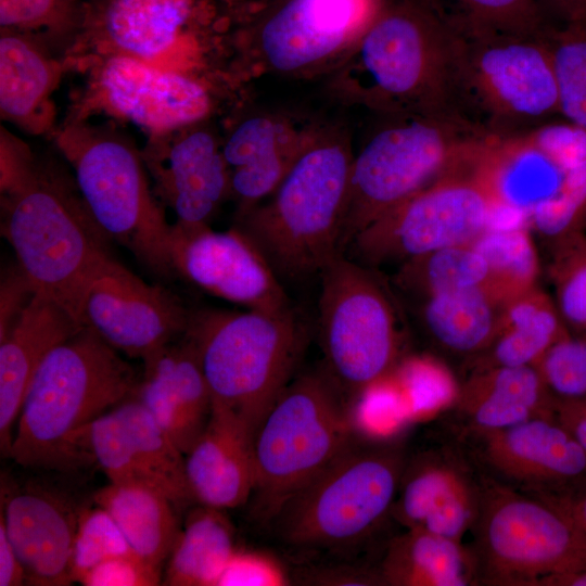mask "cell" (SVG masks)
Masks as SVG:
<instances>
[{
    "label": "cell",
    "instance_id": "cell-1",
    "mask_svg": "<svg viewBox=\"0 0 586 586\" xmlns=\"http://www.w3.org/2000/svg\"><path fill=\"white\" fill-rule=\"evenodd\" d=\"M0 191L2 233L17 266L36 293L55 301L82 324L87 288L111 255L110 238L93 219L76 182L2 129Z\"/></svg>",
    "mask_w": 586,
    "mask_h": 586
},
{
    "label": "cell",
    "instance_id": "cell-2",
    "mask_svg": "<svg viewBox=\"0 0 586 586\" xmlns=\"http://www.w3.org/2000/svg\"><path fill=\"white\" fill-rule=\"evenodd\" d=\"M384 0H224L213 23L211 61L240 94L260 78L331 75Z\"/></svg>",
    "mask_w": 586,
    "mask_h": 586
},
{
    "label": "cell",
    "instance_id": "cell-3",
    "mask_svg": "<svg viewBox=\"0 0 586 586\" xmlns=\"http://www.w3.org/2000/svg\"><path fill=\"white\" fill-rule=\"evenodd\" d=\"M327 82L332 100L380 116L459 117L453 34L425 0H384Z\"/></svg>",
    "mask_w": 586,
    "mask_h": 586
},
{
    "label": "cell",
    "instance_id": "cell-4",
    "mask_svg": "<svg viewBox=\"0 0 586 586\" xmlns=\"http://www.w3.org/2000/svg\"><path fill=\"white\" fill-rule=\"evenodd\" d=\"M354 153L347 129L320 119L276 190L235 216L234 226L282 283L319 276L344 254L341 241Z\"/></svg>",
    "mask_w": 586,
    "mask_h": 586
},
{
    "label": "cell",
    "instance_id": "cell-5",
    "mask_svg": "<svg viewBox=\"0 0 586 586\" xmlns=\"http://www.w3.org/2000/svg\"><path fill=\"white\" fill-rule=\"evenodd\" d=\"M136 370L92 329L55 346L33 377L10 457L33 469L67 471L92 461L82 431L135 393Z\"/></svg>",
    "mask_w": 586,
    "mask_h": 586
},
{
    "label": "cell",
    "instance_id": "cell-6",
    "mask_svg": "<svg viewBox=\"0 0 586 586\" xmlns=\"http://www.w3.org/2000/svg\"><path fill=\"white\" fill-rule=\"evenodd\" d=\"M184 335L206 379L212 408L233 415L253 433L292 375L307 341V328L291 308L190 311Z\"/></svg>",
    "mask_w": 586,
    "mask_h": 586
},
{
    "label": "cell",
    "instance_id": "cell-7",
    "mask_svg": "<svg viewBox=\"0 0 586 586\" xmlns=\"http://www.w3.org/2000/svg\"><path fill=\"white\" fill-rule=\"evenodd\" d=\"M53 136L104 233L153 273L174 276L171 225L150 187L148 169L133 142L111 124L67 117Z\"/></svg>",
    "mask_w": 586,
    "mask_h": 586
},
{
    "label": "cell",
    "instance_id": "cell-8",
    "mask_svg": "<svg viewBox=\"0 0 586 586\" xmlns=\"http://www.w3.org/2000/svg\"><path fill=\"white\" fill-rule=\"evenodd\" d=\"M354 153L341 247L366 227L462 168L486 133L454 116H381Z\"/></svg>",
    "mask_w": 586,
    "mask_h": 586
},
{
    "label": "cell",
    "instance_id": "cell-9",
    "mask_svg": "<svg viewBox=\"0 0 586 586\" xmlns=\"http://www.w3.org/2000/svg\"><path fill=\"white\" fill-rule=\"evenodd\" d=\"M354 442L347 399L323 367L292 380L253 435L257 515L268 522Z\"/></svg>",
    "mask_w": 586,
    "mask_h": 586
},
{
    "label": "cell",
    "instance_id": "cell-10",
    "mask_svg": "<svg viewBox=\"0 0 586 586\" xmlns=\"http://www.w3.org/2000/svg\"><path fill=\"white\" fill-rule=\"evenodd\" d=\"M545 33L453 35V88L459 117L487 136L505 137L560 114Z\"/></svg>",
    "mask_w": 586,
    "mask_h": 586
},
{
    "label": "cell",
    "instance_id": "cell-11",
    "mask_svg": "<svg viewBox=\"0 0 586 586\" xmlns=\"http://www.w3.org/2000/svg\"><path fill=\"white\" fill-rule=\"evenodd\" d=\"M407 459L402 447L355 442L286 499L268 523L298 550H335L368 537L391 512Z\"/></svg>",
    "mask_w": 586,
    "mask_h": 586
},
{
    "label": "cell",
    "instance_id": "cell-12",
    "mask_svg": "<svg viewBox=\"0 0 586 586\" xmlns=\"http://www.w3.org/2000/svg\"><path fill=\"white\" fill-rule=\"evenodd\" d=\"M481 482L469 545L475 585L542 586L586 570V535L566 514L482 474Z\"/></svg>",
    "mask_w": 586,
    "mask_h": 586
},
{
    "label": "cell",
    "instance_id": "cell-13",
    "mask_svg": "<svg viewBox=\"0 0 586 586\" xmlns=\"http://www.w3.org/2000/svg\"><path fill=\"white\" fill-rule=\"evenodd\" d=\"M319 276L323 369L348 399L396 367L402 319L387 285L369 266L339 254Z\"/></svg>",
    "mask_w": 586,
    "mask_h": 586
},
{
    "label": "cell",
    "instance_id": "cell-14",
    "mask_svg": "<svg viewBox=\"0 0 586 586\" xmlns=\"http://www.w3.org/2000/svg\"><path fill=\"white\" fill-rule=\"evenodd\" d=\"M78 72L87 74L86 86L67 118L105 114L133 123L149 137L226 115L249 98L216 73L166 68L125 55L92 60Z\"/></svg>",
    "mask_w": 586,
    "mask_h": 586
},
{
    "label": "cell",
    "instance_id": "cell-15",
    "mask_svg": "<svg viewBox=\"0 0 586 586\" xmlns=\"http://www.w3.org/2000/svg\"><path fill=\"white\" fill-rule=\"evenodd\" d=\"M200 0H87L79 33L63 55L66 71L112 55L166 68L212 72L213 22H200Z\"/></svg>",
    "mask_w": 586,
    "mask_h": 586
},
{
    "label": "cell",
    "instance_id": "cell-16",
    "mask_svg": "<svg viewBox=\"0 0 586 586\" xmlns=\"http://www.w3.org/2000/svg\"><path fill=\"white\" fill-rule=\"evenodd\" d=\"M495 208L467 165L382 215L349 243L369 267L403 264L444 247L470 244Z\"/></svg>",
    "mask_w": 586,
    "mask_h": 586
},
{
    "label": "cell",
    "instance_id": "cell-17",
    "mask_svg": "<svg viewBox=\"0 0 586 586\" xmlns=\"http://www.w3.org/2000/svg\"><path fill=\"white\" fill-rule=\"evenodd\" d=\"M585 160L586 132L568 120L547 122L524 132L484 138L467 168L495 211L517 213L525 221L559 195Z\"/></svg>",
    "mask_w": 586,
    "mask_h": 586
},
{
    "label": "cell",
    "instance_id": "cell-18",
    "mask_svg": "<svg viewBox=\"0 0 586 586\" xmlns=\"http://www.w3.org/2000/svg\"><path fill=\"white\" fill-rule=\"evenodd\" d=\"M477 471L535 497L586 488V449L553 418L451 433Z\"/></svg>",
    "mask_w": 586,
    "mask_h": 586
},
{
    "label": "cell",
    "instance_id": "cell-19",
    "mask_svg": "<svg viewBox=\"0 0 586 586\" xmlns=\"http://www.w3.org/2000/svg\"><path fill=\"white\" fill-rule=\"evenodd\" d=\"M189 317L174 294L144 282L111 256L91 279L81 308L85 327L142 361L182 336Z\"/></svg>",
    "mask_w": 586,
    "mask_h": 586
},
{
    "label": "cell",
    "instance_id": "cell-20",
    "mask_svg": "<svg viewBox=\"0 0 586 586\" xmlns=\"http://www.w3.org/2000/svg\"><path fill=\"white\" fill-rule=\"evenodd\" d=\"M170 256L175 275L203 291L265 313L293 308L263 254L235 226L216 231L207 224L171 225Z\"/></svg>",
    "mask_w": 586,
    "mask_h": 586
},
{
    "label": "cell",
    "instance_id": "cell-21",
    "mask_svg": "<svg viewBox=\"0 0 586 586\" xmlns=\"http://www.w3.org/2000/svg\"><path fill=\"white\" fill-rule=\"evenodd\" d=\"M225 117L221 145L238 216L276 190L320 119L284 110L250 107L249 99Z\"/></svg>",
    "mask_w": 586,
    "mask_h": 586
},
{
    "label": "cell",
    "instance_id": "cell-22",
    "mask_svg": "<svg viewBox=\"0 0 586 586\" xmlns=\"http://www.w3.org/2000/svg\"><path fill=\"white\" fill-rule=\"evenodd\" d=\"M141 155L154 194L174 211L177 222L208 225L231 196L221 135L212 119L149 137Z\"/></svg>",
    "mask_w": 586,
    "mask_h": 586
},
{
    "label": "cell",
    "instance_id": "cell-23",
    "mask_svg": "<svg viewBox=\"0 0 586 586\" xmlns=\"http://www.w3.org/2000/svg\"><path fill=\"white\" fill-rule=\"evenodd\" d=\"M481 474L450 436L441 448L406 461L391 512L406 528L461 540L479 514Z\"/></svg>",
    "mask_w": 586,
    "mask_h": 586
},
{
    "label": "cell",
    "instance_id": "cell-24",
    "mask_svg": "<svg viewBox=\"0 0 586 586\" xmlns=\"http://www.w3.org/2000/svg\"><path fill=\"white\" fill-rule=\"evenodd\" d=\"M79 510L53 492L1 487L0 522L25 570L39 586L73 583L72 551Z\"/></svg>",
    "mask_w": 586,
    "mask_h": 586
},
{
    "label": "cell",
    "instance_id": "cell-25",
    "mask_svg": "<svg viewBox=\"0 0 586 586\" xmlns=\"http://www.w3.org/2000/svg\"><path fill=\"white\" fill-rule=\"evenodd\" d=\"M143 362L135 396L186 455L212 412V396L195 347L183 334Z\"/></svg>",
    "mask_w": 586,
    "mask_h": 586
},
{
    "label": "cell",
    "instance_id": "cell-26",
    "mask_svg": "<svg viewBox=\"0 0 586 586\" xmlns=\"http://www.w3.org/2000/svg\"><path fill=\"white\" fill-rule=\"evenodd\" d=\"M84 326L49 296L35 293L0 339V448L10 457L18 413L29 383L48 354Z\"/></svg>",
    "mask_w": 586,
    "mask_h": 586
},
{
    "label": "cell",
    "instance_id": "cell-27",
    "mask_svg": "<svg viewBox=\"0 0 586 586\" xmlns=\"http://www.w3.org/2000/svg\"><path fill=\"white\" fill-rule=\"evenodd\" d=\"M67 72L63 59L41 37L0 28V115L23 131L54 132L51 95Z\"/></svg>",
    "mask_w": 586,
    "mask_h": 586
},
{
    "label": "cell",
    "instance_id": "cell-28",
    "mask_svg": "<svg viewBox=\"0 0 586 586\" xmlns=\"http://www.w3.org/2000/svg\"><path fill=\"white\" fill-rule=\"evenodd\" d=\"M184 471L193 502L221 510L246 504L255 484L253 433L233 415L212 408L184 455Z\"/></svg>",
    "mask_w": 586,
    "mask_h": 586
},
{
    "label": "cell",
    "instance_id": "cell-29",
    "mask_svg": "<svg viewBox=\"0 0 586 586\" xmlns=\"http://www.w3.org/2000/svg\"><path fill=\"white\" fill-rule=\"evenodd\" d=\"M555 396L535 366L493 367L469 373L448 407L450 432L495 430L553 418Z\"/></svg>",
    "mask_w": 586,
    "mask_h": 586
},
{
    "label": "cell",
    "instance_id": "cell-30",
    "mask_svg": "<svg viewBox=\"0 0 586 586\" xmlns=\"http://www.w3.org/2000/svg\"><path fill=\"white\" fill-rule=\"evenodd\" d=\"M569 334L552 295L537 285L504 305L492 341L468 360L470 373L501 366H536Z\"/></svg>",
    "mask_w": 586,
    "mask_h": 586
},
{
    "label": "cell",
    "instance_id": "cell-31",
    "mask_svg": "<svg viewBox=\"0 0 586 586\" xmlns=\"http://www.w3.org/2000/svg\"><path fill=\"white\" fill-rule=\"evenodd\" d=\"M379 581L393 586L475 585L469 546L424 530L407 528L384 553Z\"/></svg>",
    "mask_w": 586,
    "mask_h": 586
},
{
    "label": "cell",
    "instance_id": "cell-32",
    "mask_svg": "<svg viewBox=\"0 0 586 586\" xmlns=\"http://www.w3.org/2000/svg\"><path fill=\"white\" fill-rule=\"evenodd\" d=\"M93 500L113 518L135 553L161 569L180 531L175 504L142 483L110 482L94 493Z\"/></svg>",
    "mask_w": 586,
    "mask_h": 586
},
{
    "label": "cell",
    "instance_id": "cell-33",
    "mask_svg": "<svg viewBox=\"0 0 586 586\" xmlns=\"http://www.w3.org/2000/svg\"><path fill=\"white\" fill-rule=\"evenodd\" d=\"M418 317L443 349L471 359L492 341L504 305L486 289L471 288L419 301Z\"/></svg>",
    "mask_w": 586,
    "mask_h": 586
},
{
    "label": "cell",
    "instance_id": "cell-34",
    "mask_svg": "<svg viewBox=\"0 0 586 586\" xmlns=\"http://www.w3.org/2000/svg\"><path fill=\"white\" fill-rule=\"evenodd\" d=\"M234 552L230 520L221 509L198 504L187 514L168 556L164 584L218 586Z\"/></svg>",
    "mask_w": 586,
    "mask_h": 586
},
{
    "label": "cell",
    "instance_id": "cell-35",
    "mask_svg": "<svg viewBox=\"0 0 586 586\" xmlns=\"http://www.w3.org/2000/svg\"><path fill=\"white\" fill-rule=\"evenodd\" d=\"M126 429L139 483L166 495L176 507L193 501L184 471V454L135 396L115 407Z\"/></svg>",
    "mask_w": 586,
    "mask_h": 586
},
{
    "label": "cell",
    "instance_id": "cell-36",
    "mask_svg": "<svg viewBox=\"0 0 586 586\" xmlns=\"http://www.w3.org/2000/svg\"><path fill=\"white\" fill-rule=\"evenodd\" d=\"M459 37L485 34L543 35L551 25L538 0H425Z\"/></svg>",
    "mask_w": 586,
    "mask_h": 586
},
{
    "label": "cell",
    "instance_id": "cell-37",
    "mask_svg": "<svg viewBox=\"0 0 586 586\" xmlns=\"http://www.w3.org/2000/svg\"><path fill=\"white\" fill-rule=\"evenodd\" d=\"M472 244L487 265V291L502 305L538 285L542 265L528 227L491 226Z\"/></svg>",
    "mask_w": 586,
    "mask_h": 586
},
{
    "label": "cell",
    "instance_id": "cell-38",
    "mask_svg": "<svg viewBox=\"0 0 586 586\" xmlns=\"http://www.w3.org/2000/svg\"><path fill=\"white\" fill-rule=\"evenodd\" d=\"M487 265L472 243L444 247L399 265L394 282L418 301L471 288L487 290Z\"/></svg>",
    "mask_w": 586,
    "mask_h": 586
},
{
    "label": "cell",
    "instance_id": "cell-39",
    "mask_svg": "<svg viewBox=\"0 0 586 586\" xmlns=\"http://www.w3.org/2000/svg\"><path fill=\"white\" fill-rule=\"evenodd\" d=\"M553 301L571 335L586 340V231L547 241Z\"/></svg>",
    "mask_w": 586,
    "mask_h": 586
},
{
    "label": "cell",
    "instance_id": "cell-40",
    "mask_svg": "<svg viewBox=\"0 0 586 586\" xmlns=\"http://www.w3.org/2000/svg\"><path fill=\"white\" fill-rule=\"evenodd\" d=\"M82 14L81 0H0V28L37 35L61 58L75 41Z\"/></svg>",
    "mask_w": 586,
    "mask_h": 586
},
{
    "label": "cell",
    "instance_id": "cell-41",
    "mask_svg": "<svg viewBox=\"0 0 586 586\" xmlns=\"http://www.w3.org/2000/svg\"><path fill=\"white\" fill-rule=\"evenodd\" d=\"M116 557H138L113 518L102 507L79 510L72 551V578L79 579L97 564Z\"/></svg>",
    "mask_w": 586,
    "mask_h": 586
},
{
    "label": "cell",
    "instance_id": "cell-42",
    "mask_svg": "<svg viewBox=\"0 0 586 586\" xmlns=\"http://www.w3.org/2000/svg\"><path fill=\"white\" fill-rule=\"evenodd\" d=\"M556 74L559 106L586 92V22L550 26L545 33Z\"/></svg>",
    "mask_w": 586,
    "mask_h": 586
},
{
    "label": "cell",
    "instance_id": "cell-43",
    "mask_svg": "<svg viewBox=\"0 0 586 586\" xmlns=\"http://www.w3.org/2000/svg\"><path fill=\"white\" fill-rule=\"evenodd\" d=\"M558 398H586V340L569 334L551 346L535 366Z\"/></svg>",
    "mask_w": 586,
    "mask_h": 586
},
{
    "label": "cell",
    "instance_id": "cell-44",
    "mask_svg": "<svg viewBox=\"0 0 586 586\" xmlns=\"http://www.w3.org/2000/svg\"><path fill=\"white\" fill-rule=\"evenodd\" d=\"M79 583L85 586H154L161 583V569L139 557H116L90 569Z\"/></svg>",
    "mask_w": 586,
    "mask_h": 586
},
{
    "label": "cell",
    "instance_id": "cell-45",
    "mask_svg": "<svg viewBox=\"0 0 586 586\" xmlns=\"http://www.w3.org/2000/svg\"><path fill=\"white\" fill-rule=\"evenodd\" d=\"M282 569L272 559L235 550L218 586H278L286 584Z\"/></svg>",
    "mask_w": 586,
    "mask_h": 586
},
{
    "label": "cell",
    "instance_id": "cell-46",
    "mask_svg": "<svg viewBox=\"0 0 586 586\" xmlns=\"http://www.w3.org/2000/svg\"><path fill=\"white\" fill-rule=\"evenodd\" d=\"M30 282L17 266L2 277L0 290V339L18 319L35 295Z\"/></svg>",
    "mask_w": 586,
    "mask_h": 586
},
{
    "label": "cell",
    "instance_id": "cell-47",
    "mask_svg": "<svg viewBox=\"0 0 586 586\" xmlns=\"http://www.w3.org/2000/svg\"><path fill=\"white\" fill-rule=\"evenodd\" d=\"M26 582L25 570L0 522V586H18Z\"/></svg>",
    "mask_w": 586,
    "mask_h": 586
},
{
    "label": "cell",
    "instance_id": "cell-48",
    "mask_svg": "<svg viewBox=\"0 0 586 586\" xmlns=\"http://www.w3.org/2000/svg\"><path fill=\"white\" fill-rule=\"evenodd\" d=\"M537 498L551 504L566 514L586 535V488L564 496Z\"/></svg>",
    "mask_w": 586,
    "mask_h": 586
},
{
    "label": "cell",
    "instance_id": "cell-49",
    "mask_svg": "<svg viewBox=\"0 0 586 586\" xmlns=\"http://www.w3.org/2000/svg\"><path fill=\"white\" fill-rule=\"evenodd\" d=\"M545 12L563 24L586 22V0H538Z\"/></svg>",
    "mask_w": 586,
    "mask_h": 586
},
{
    "label": "cell",
    "instance_id": "cell-50",
    "mask_svg": "<svg viewBox=\"0 0 586 586\" xmlns=\"http://www.w3.org/2000/svg\"><path fill=\"white\" fill-rule=\"evenodd\" d=\"M560 115L586 132V92L562 101Z\"/></svg>",
    "mask_w": 586,
    "mask_h": 586
},
{
    "label": "cell",
    "instance_id": "cell-51",
    "mask_svg": "<svg viewBox=\"0 0 586 586\" xmlns=\"http://www.w3.org/2000/svg\"><path fill=\"white\" fill-rule=\"evenodd\" d=\"M542 586H586V570L550 577Z\"/></svg>",
    "mask_w": 586,
    "mask_h": 586
}]
</instances>
